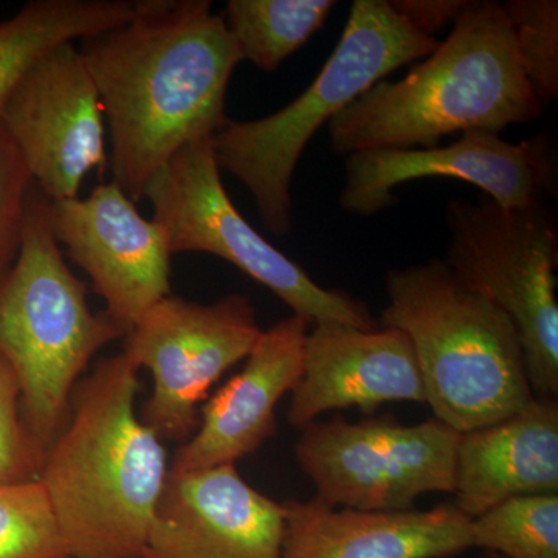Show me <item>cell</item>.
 Wrapping results in <instances>:
<instances>
[{"label": "cell", "mask_w": 558, "mask_h": 558, "mask_svg": "<svg viewBox=\"0 0 558 558\" xmlns=\"http://www.w3.org/2000/svg\"><path fill=\"white\" fill-rule=\"evenodd\" d=\"M126 24L83 40L110 142L109 167L132 201L180 149L229 121L226 98L242 62L208 0H142Z\"/></svg>", "instance_id": "cell-1"}, {"label": "cell", "mask_w": 558, "mask_h": 558, "mask_svg": "<svg viewBox=\"0 0 558 558\" xmlns=\"http://www.w3.org/2000/svg\"><path fill=\"white\" fill-rule=\"evenodd\" d=\"M140 369L121 352L73 392L39 483L73 558H140L171 464L140 417Z\"/></svg>", "instance_id": "cell-2"}, {"label": "cell", "mask_w": 558, "mask_h": 558, "mask_svg": "<svg viewBox=\"0 0 558 558\" xmlns=\"http://www.w3.org/2000/svg\"><path fill=\"white\" fill-rule=\"evenodd\" d=\"M543 105L521 69L501 3L469 2L453 31L399 81L381 80L329 121L337 156L425 149L447 135L505 131L538 120Z\"/></svg>", "instance_id": "cell-3"}, {"label": "cell", "mask_w": 558, "mask_h": 558, "mask_svg": "<svg viewBox=\"0 0 558 558\" xmlns=\"http://www.w3.org/2000/svg\"><path fill=\"white\" fill-rule=\"evenodd\" d=\"M387 296L381 326L409 336L435 418L468 433L537 399L512 319L444 259L389 271Z\"/></svg>", "instance_id": "cell-4"}, {"label": "cell", "mask_w": 558, "mask_h": 558, "mask_svg": "<svg viewBox=\"0 0 558 558\" xmlns=\"http://www.w3.org/2000/svg\"><path fill=\"white\" fill-rule=\"evenodd\" d=\"M436 47L389 0H355L336 50L299 98L263 119H229L213 135L220 170L244 183L269 233L292 231L293 172L311 138L374 84Z\"/></svg>", "instance_id": "cell-5"}, {"label": "cell", "mask_w": 558, "mask_h": 558, "mask_svg": "<svg viewBox=\"0 0 558 558\" xmlns=\"http://www.w3.org/2000/svg\"><path fill=\"white\" fill-rule=\"evenodd\" d=\"M124 336L105 312L90 311L86 284L51 233L49 199L33 186L20 252L0 279V352L20 379L25 422L46 449L92 359Z\"/></svg>", "instance_id": "cell-6"}, {"label": "cell", "mask_w": 558, "mask_h": 558, "mask_svg": "<svg viewBox=\"0 0 558 558\" xmlns=\"http://www.w3.org/2000/svg\"><path fill=\"white\" fill-rule=\"evenodd\" d=\"M450 242L444 263L490 300L519 329L535 398H558L556 223L543 205L505 208L478 201L447 205Z\"/></svg>", "instance_id": "cell-7"}, {"label": "cell", "mask_w": 558, "mask_h": 558, "mask_svg": "<svg viewBox=\"0 0 558 558\" xmlns=\"http://www.w3.org/2000/svg\"><path fill=\"white\" fill-rule=\"evenodd\" d=\"M145 199L172 255L207 253L227 260L314 325L374 329L368 306L317 284L299 264L253 229L223 189L211 140L191 143L150 179Z\"/></svg>", "instance_id": "cell-8"}, {"label": "cell", "mask_w": 558, "mask_h": 558, "mask_svg": "<svg viewBox=\"0 0 558 558\" xmlns=\"http://www.w3.org/2000/svg\"><path fill=\"white\" fill-rule=\"evenodd\" d=\"M461 433L438 418L402 425L392 416H337L301 428L295 457L333 508L396 512L427 494H454Z\"/></svg>", "instance_id": "cell-9"}, {"label": "cell", "mask_w": 558, "mask_h": 558, "mask_svg": "<svg viewBox=\"0 0 558 558\" xmlns=\"http://www.w3.org/2000/svg\"><path fill=\"white\" fill-rule=\"evenodd\" d=\"M263 329L247 296L215 303L168 295L123 337V354L148 369L153 391L140 417L163 442L183 444L199 427L201 403L216 381L248 357Z\"/></svg>", "instance_id": "cell-10"}, {"label": "cell", "mask_w": 558, "mask_h": 558, "mask_svg": "<svg viewBox=\"0 0 558 558\" xmlns=\"http://www.w3.org/2000/svg\"><path fill=\"white\" fill-rule=\"evenodd\" d=\"M75 44L44 54L0 113L33 186L51 202L78 197L86 175L109 165L100 95Z\"/></svg>", "instance_id": "cell-11"}, {"label": "cell", "mask_w": 558, "mask_h": 558, "mask_svg": "<svg viewBox=\"0 0 558 558\" xmlns=\"http://www.w3.org/2000/svg\"><path fill=\"white\" fill-rule=\"evenodd\" d=\"M116 182L89 196L49 201L51 233L86 271L106 303L105 314L128 330L157 301L171 295V248L163 230L146 219Z\"/></svg>", "instance_id": "cell-12"}, {"label": "cell", "mask_w": 558, "mask_h": 558, "mask_svg": "<svg viewBox=\"0 0 558 558\" xmlns=\"http://www.w3.org/2000/svg\"><path fill=\"white\" fill-rule=\"evenodd\" d=\"M427 178L472 183L505 208L543 205L554 180L548 146L542 138L512 143L497 132L469 131L447 146L351 154L340 207L369 218L398 202L392 191L399 185Z\"/></svg>", "instance_id": "cell-13"}, {"label": "cell", "mask_w": 558, "mask_h": 558, "mask_svg": "<svg viewBox=\"0 0 558 558\" xmlns=\"http://www.w3.org/2000/svg\"><path fill=\"white\" fill-rule=\"evenodd\" d=\"M284 502L236 464L170 470L140 558H282Z\"/></svg>", "instance_id": "cell-14"}, {"label": "cell", "mask_w": 558, "mask_h": 558, "mask_svg": "<svg viewBox=\"0 0 558 558\" xmlns=\"http://www.w3.org/2000/svg\"><path fill=\"white\" fill-rule=\"evenodd\" d=\"M311 328V322L292 314L263 330L244 368L202 407L199 427L180 444L172 470L236 464L274 438L275 411L299 385Z\"/></svg>", "instance_id": "cell-15"}, {"label": "cell", "mask_w": 558, "mask_h": 558, "mask_svg": "<svg viewBox=\"0 0 558 558\" xmlns=\"http://www.w3.org/2000/svg\"><path fill=\"white\" fill-rule=\"evenodd\" d=\"M387 402L425 403L413 344L395 328L314 325L288 422L303 428L332 410L373 411Z\"/></svg>", "instance_id": "cell-16"}, {"label": "cell", "mask_w": 558, "mask_h": 558, "mask_svg": "<svg viewBox=\"0 0 558 558\" xmlns=\"http://www.w3.org/2000/svg\"><path fill=\"white\" fill-rule=\"evenodd\" d=\"M282 558H450L472 546V520L451 502L369 512L319 501L284 502Z\"/></svg>", "instance_id": "cell-17"}, {"label": "cell", "mask_w": 558, "mask_h": 558, "mask_svg": "<svg viewBox=\"0 0 558 558\" xmlns=\"http://www.w3.org/2000/svg\"><path fill=\"white\" fill-rule=\"evenodd\" d=\"M558 494V402L535 399L497 424L461 433L454 506L470 520L510 498Z\"/></svg>", "instance_id": "cell-18"}, {"label": "cell", "mask_w": 558, "mask_h": 558, "mask_svg": "<svg viewBox=\"0 0 558 558\" xmlns=\"http://www.w3.org/2000/svg\"><path fill=\"white\" fill-rule=\"evenodd\" d=\"M132 13L134 3L123 0H35L0 22V113L44 54L119 28Z\"/></svg>", "instance_id": "cell-19"}, {"label": "cell", "mask_w": 558, "mask_h": 558, "mask_svg": "<svg viewBox=\"0 0 558 558\" xmlns=\"http://www.w3.org/2000/svg\"><path fill=\"white\" fill-rule=\"evenodd\" d=\"M333 0H229L223 22L242 61L275 72L325 25Z\"/></svg>", "instance_id": "cell-20"}, {"label": "cell", "mask_w": 558, "mask_h": 558, "mask_svg": "<svg viewBox=\"0 0 558 558\" xmlns=\"http://www.w3.org/2000/svg\"><path fill=\"white\" fill-rule=\"evenodd\" d=\"M472 546L505 558H558V494L510 498L481 513Z\"/></svg>", "instance_id": "cell-21"}, {"label": "cell", "mask_w": 558, "mask_h": 558, "mask_svg": "<svg viewBox=\"0 0 558 558\" xmlns=\"http://www.w3.org/2000/svg\"><path fill=\"white\" fill-rule=\"evenodd\" d=\"M0 558H73L39 480L0 483Z\"/></svg>", "instance_id": "cell-22"}, {"label": "cell", "mask_w": 558, "mask_h": 558, "mask_svg": "<svg viewBox=\"0 0 558 558\" xmlns=\"http://www.w3.org/2000/svg\"><path fill=\"white\" fill-rule=\"evenodd\" d=\"M501 5L512 25L521 69L545 108L558 97V2L509 0Z\"/></svg>", "instance_id": "cell-23"}, {"label": "cell", "mask_w": 558, "mask_h": 558, "mask_svg": "<svg viewBox=\"0 0 558 558\" xmlns=\"http://www.w3.org/2000/svg\"><path fill=\"white\" fill-rule=\"evenodd\" d=\"M46 447L35 438L22 414L20 379L0 352V483L38 481Z\"/></svg>", "instance_id": "cell-24"}, {"label": "cell", "mask_w": 558, "mask_h": 558, "mask_svg": "<svg viewBox=\"0 0 558 558\" xmlns=\"http://www.w3.org/2000/svg\"><path fill=\"white\" fill-rule=\"evenodd\" d=\"M33 182L13 143L0 128V279L20 252Z\"/></svg>", "instance_id": "cell-25"}, {"label": "cell", "mask_w": 558, "mask_h": 558, "mask_svg": "<svg viewBox=\"0 0 558 558\" xmlns=\"http://www.w3.org/2000/svg\"><path fill=\"white\" fill-rule=\"evenodd\" d=\"M411 27L422 35L435 38V33L454 24L469 0H389Z\"/></svg>", "instance_id": "cell-26"}, {"label": "cell", "mask_w": 558, "mask_h": 558, "mask_svg": "<svg viewBox=\"0 0 558 558\" xmlns=\"http://www.w3.org/2000/svg\"><path fill=\"white\" fill-rule=\"evenodd\" d=\"M483 558H505V557L498 556V554H494V553H486V556H484Z\"/></svg>", "instance_id": "cell-27"}]
</instances>
